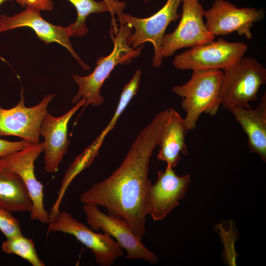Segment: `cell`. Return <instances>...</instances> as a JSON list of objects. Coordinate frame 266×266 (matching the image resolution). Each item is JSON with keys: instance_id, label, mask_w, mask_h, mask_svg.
Segmentation results:
<instances>
[{"instance_id": "obj_3", "label": "cell", "mask_w": 266, "mask_h": 266, "mask_svg": "<svg viewBox=\"0 0 266 266\" xmlns=\"http://www.w3.org/2000/svg\"><path fill=\"white\" fill-rule=\"evenodd\" d=\"M223 71L220 69L193 70L186 83L173 86V92L182 98L181 106L186 112L184 119L189 131L196 128L200 115L213 116L221 105L219 92Z\"/></svg>"}, {"instance_id": "obj_1", "label": "cell", "mask_w": 266, "mask_h": 266, "mask_svg": "<svg viewBox=\"0 0 266 266\" xmlns=\"http://www.w3.org/2000/svg\"><path fill=\"white\" fill-rule=\"evenodd\" d=\"M170 113V108L158 113L138 133L117 168L80 196L84 204L102 206L107 214L124 219L141 240L149 215L150 159Z\"/></svg>"}, {"instance_id": "obj_19", "label": "cell", "mask_w": 266, "mask_h": 266, "mask_svg": "<svg viewBox=\"0 0 266 266\" xmlns=\"http://www.w3.org/2000/svg\"><path fill=\"white\" fill-rule=\"evenodd\" d=\"M75 8L77 16L75 22L67 27L70 36L81 37L88 32L86 21L93 13L109 12L107 4L103 1L95 0H67Z\"/></svg>"}, {"instance_id": "obj_23", "label": "cell", "mask_w": 266, "mask_h": 266, "mask_svg": "<svg viewBox=\"0 0 266 266\" xmlns=\"http://www.w3.org/2000/svg\"><path fill=\"white\" fill-rule=\"evenodd\" d=\"M31 143H33L24 139L19 141H10L0 138V158L21 150Z\"/></svg>"}, {"instance_id": "obj_2", "label": "cell", "mask_w": 266, "mask_h": 266, "mask_svg": "<svg viewBox=\"0 0 266 266\" xmlns=\"http://www.w3.org/2000/svg\"><path fill=\"white\" fill-rule=\"evenodd\" d=\"M119 22V26L116 32L110 29V36L114 44L111 53L106 57L99 58L96 67L89 75L85 76L72 75V79L78 85V90L71 101L76 103L84 98L86 102L82 111L89 104L95 107L103 103L104 98L100 94V90L114 68L119 64H129L140 54L143 48V45L133 48L128 44L127 38L132 33L133 28L127 24Z\"/></svg>"}, {"instance_id": "obj_10", "label": "cell", "mask_w": 266, "mask_h": 266, "mask_svg": "<svg viewBox=\"0 0 266 266\" xmlns=\"http://www.w3.org/2000/svg\"><path fill=\"white\" fill-rule=\"evenodd\" d=\"M205 25L214 36L226 35L236 32L252 38L250 31L253 23L265 19V11L263 8H238L226 0H215L211 6L204 10Z\"/></svg>"}, {"instance_id": "obj_16", "label": "cell", "mask_w": 266, "mask_h": 266, "mask_svg": "<svg viewBox=\"0 0 266 266\" xmlns=\"http://www.w3.org/2000/svg\"><path fill=\"white\" fill-rule=\"evenodd\" d=\"M247 134L248 145L252 153L266 162V93L255 109L232 106L227 109Z\"/></svg>"}, {"instance_id": "obj_6", "label": "cell", "mask_w": 266, "mask_h": 266, "mask_svg": "<svg viewBox=\"0 0 266 266\" xmlns=\"http://www.w3.org/2000/svg\"><path fill=\"white\" fill-rule=\"evenodd\" d=\"M48 224V232H62L74 236L93 253L100 266H111L124 255V249L109 234L96 233L66 211H59Z\"/></svg>"}, {"instance_id": "obj_20", "label": "cell", "mask_w": 266, "mask_h": 266, "mask_svg": "<svg viewBox=\"0 0 266 266\" xmlns=\"http://www.w3.org/2000/svg\"><path fill=\"white\" fill-rule=\"evenodd\" d=\"M1 249L5 253L22 258L33 266H45L37 254L33 241L22 233L6 238L1 244Z\"/></svg>"}, {"instance_id": "obj_14", "label": "cell", "mask_w": 266, "mask_h": 266, "mask_svg": "<svg viewBox=\"0 0 266 266\" xmlns=\"http://www.w3.org/2000/svg\"><path fill=\"white\" fill-rule=\"evenodd\" d=\"M40 11L36 8L27 6L23 11L13 16L0 15V33L19 27H30L45 44L52 42L61 44L68 50L83 69H90V67L82 61L73 48L67 27L50 23L43 19Z\"/></svg>"}, {"instance_id": "obj_18", "label": "cell", "mask_w": 266, "mask_h": 266, "mask_svg": "<svg viewBox=\"0 0 266 266\" xmlns=\"http://www.w3.org/2000/svg\"><path fill=\"white\" fill-rule=\"evenodd\" d=\"M0 207L11 212L31 213L33 202L22 178L0 159Z\"/></svg>"}, {"instance_id": "obj_13", "label": "cell", "mask_w": 266, "mask_h": 266, "mask_svg": "<svg viewBox=\"0 0 266 266\" xmlns=\"http://www.w3.org/2000/svg\"><path fill=\"white\" fill-rule=\"evenodd\" d=\"M190 176L176 174L166 165L165 170L157 172V179L151 185L148 195V213L154 221L163 220L186 196Z\"/></svg>"}, {"instance_id": "obj_27", "label": "cell", "mask_w": 266, "mask_h": 266, "mask_svg": "<svg viewBox=\"0 0 266 266\" xmlns=\"http://www.w3.org/2000/svg\"><path fill=\"white\" fill-rule=\"evenodd\" d=\"M145 2H148L149 0H143Z\"/></svg>"}, {"instance_id": "obj_22", "label": "cell", "mask_w": 266, "mask_h": 266, "mask_svg": "<svg viewBox=\"0 0 266 266\" xmlns=\"http://www.w3.org/2000/svg\"><path fill=\"white\" fill-rule=\"evenodd\" d=\"M0 231L6 238L21 234L22 230L18 219L11 212L0 207Z\"/></svg>"}, {"instance_id": "obj_5", "label": "cell", "mask_w": 266, "mask_h": 266, "mask_svg": "<svg viewBox=\"0 0 266 266\" xmlns=\"http://www.w3.org/2000/svg\"><path fill=\"white\" fill-rule=\"evenodd\" d=\"M182 0H167L162 8L147 18H138L123 12L118 16V21L127 24L134 30L133 33L127 38L130 46L136 48L146 42L152 44L154 50L152 66L154 67H159L162 64V41L169 24L180 17L178 8Z\"/></svg>"}, {"instance_id": "obj_4", "label": "cell", "mask_w": 266, "mask_h": 266, "mask_svg": "<svg viewBox=\"0 0 266 266\" xmlns=\"http://www.w3.org/2000/svg\"><path fill=\"white\" fill-rule=\"evenodd\" d=\"M220 88L221 105L251 108L250 102L257 100L259 90L266 83V69L256 59L242 57L224 70Z\"/></svg>"}, {"instance_id": "obj_8", "label": "cell", "mask_w": 266, "mask_h": 266, "mask_svg": "<svg viewBox=\"0 0 266 266\" xmlns=\"http://www.w3.org/2000/svg\"><path fill=\"white\" fill-rule=\"evenodd\" d=\"M199 0H182L180 22L172 33L165 34L162 41L163 58L171 56L181 48H192L214 40L215 36L205 25L204 9Z\"/></svg>"}, {"instance_id": "obj_17", "label": "cell", "mask_w": 266, "mask_h": 266, "mask_svg": "<svg viewBox=\"0 0 266 266\" xmlns=\"http://www.w3.org/2000/svg\"><path fill=\"white\" fill-rule=\"evenodd\" d=\"M188 132L184 119L171 108L169 118L158 143L160 148L158 159L173 168L176 166L181 159V154L185 156L188 154L185 142Z\"/></svg>"}, {"instance_id": "obj_11", "label": "cell", "mask_w": 266, "mask_h": 266, "mask_svg": "<svg viewBox=\"0 0 266 266\" xmlns=\"http://www.w3.org/2000/svg\"><path fill=\"white\" fill-rule=\"evenodd\" d=\"M23 93L21 88L20 100L14 107L5 109L0 106V136H15L36 144L39 142L43 118L55 95L48 94L37 105L28 107Z\"/></svg>"}, {"instance_id": "obj_24", "label": "cell", "mask_w": 266, "mask_h": 266, "mask_svg": "<svg viewBox=\"0 0 266 266\" xmlns=\"http://www.w3.org/2000/svg\"><path fill=\"white\" fill-rule=\"evenodd\" d=\"M22 7H32L39 10L52 11L53 4L51 0H15Z\"/></svg>"}, {"instance_id": "obj_7", "label": "cell", "mask_w": 266, "mask_h": 266, "mask_svg": "<svg viewBox=\"0 0 266 266\" xmlns=\"http://www.w3.org/2000/svg\"><path fill=\"white\" fill-rule=\"evenodd\" d=\"M247 50V45L242 42L219 38L185 50L175 57L172 64L181 70H224L243 57Z\"/></svg>"}, {"instance_id": "obj_26", "label": "cell", "mask_w": 266, "mask_h": 266, "mask_svg": "<svg viewBox=\"0 0 266 266\" xmlns=\"http://www.w3.org/2000/svg\"><path fill=\"white\" fill-rule=\"evenodd\" d=\"M13 0H0V5L7 1H12Z\"/></svg>"}, {"instance_id": "obj_12", "label": "cell", "mask_w": 266, "mask_h": 266, "mask_svg": "<svg viewBox=\"0 0 266 266\" xmlns=\"http://www.w3.org/2000/svg\"><path fill=\"white\" fill-rule=\"evenodd\" d=\"M43 151V142H39L0 159L10 170L20 176L26 186L33 202L31 219L49 224L50 214L44 206L43 186L34 173L35 161Z\"/></svg>"}, {"instance_id": "obj_15", "label": "cell", "mask_w": 266, "mask_h": 266, "mask_svg": "<svg viewBox=\"0 0 266 266\" xmlns=\"http://www.w3.org/2000/svg\"><path fill=\"white\" fill-rule=\"evenodd\" d=\"M86 102L82 98L67 112L54 117L48 111L44 116L40 128V135L44 139V169L50 173L58 171L60 163L68 151L70 142L67 135L69 122L75 113Z\"/></svg>"}, {"instance_id": "obj_9", "label": "cell", "mask_w": 266, "mask_h": 266, "mask_svg": "<svg viewBox=\"0 0 266 266\" xmlns=\"http://www.w3.org/2000/svg\"><path fill=\"white\" fill-rule=\"evenodd\" d=\"M83 210L90 228L95 231L101 230L113 237L126 251V259H140L153 264L157 263V255L145 246L142 240L124 219L105 214L94 205L84 204Z\"/></svg>"}, {"instance_id": "obj_25", "label": "cell", "mask_w": 266, "mask_h": 266, "mask_svg": "<svg viewBox=\"0 0 266 266\" xmlns=\"http://www.w3.org/2000/svg\"><path fill=\"white\" fill-rule=\"evenodd\" d=\"M108 5L109 9V12L111 16V23L112 28L116 29L118 25L115 19V15H119L123 12L124 9L126 7V3L124 1H121L118 0H102Z\"/></svg>"}, {"instance_id": "obj_21", "label": "cell", "mask_w": 266, "mask_h": 266, "mask_svg": "<svg viewBox=\"0 0 266 266\" xmlns=\"http://www.w3.org/2000/svg\"><path fill=\"white\" fill-rule=\"evenodd\" d=\"M216 228L219 231L224 244L226 261L229 265L235 266L237 254L234 250V243L237 235L232 222L227 231L224 229L222 224H221L216 225Z\"/></svg>"}]
</instances>
